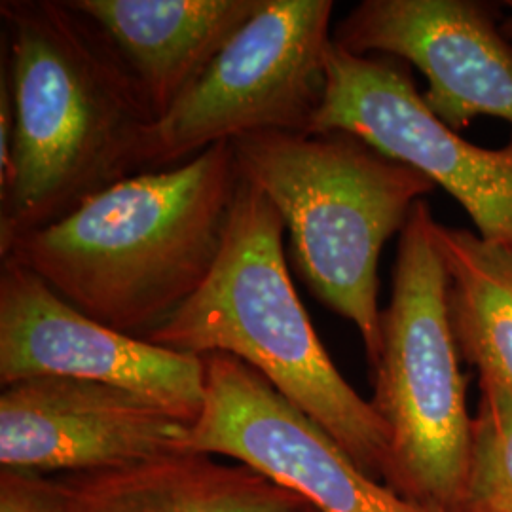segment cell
<instances>
[{
	"label": "cell",
	"mask_w": 512,
	"mask_h": 512,
	"mask_svg": "<svg viewBox=\"0 0 512 512\" xmlns=\"http://www.w3.org/2000/svg\"><path fill=\"white\" fill-rule=\"evenodd\" d=\"M16 179L0 196V256L139 173L156 116L105 31L69 0H4Z\"/></svg>",
	"instance_id": "1"
},
{
	"label": "cell",
	"mask_w": 512,
	"mask_h": 512,
	"mask_svg": "<svg viewBox=\"0 0 512 512\" xmlns=\"http://www.w3.org/2000/svg\"><path fill=\"white\" fill-rule=\"evenodd\" d=\"M234 148L131 175L2 255L44 279L84 315L147 338L213 272L238 192Z\"/></svg>",
	"instance_id": "2"
},
{
	"label": "cell",
	"mask_w": 512,
	"mask_h": 512,
	"mask_svg": "<svg viewBox=\"0 0 512 512\" xmlns=\"http://www.w3.org/2000/svg\"><path fill=\"white\" fill-rule=\"evenodd\" d=\"M283 230L274 203L239 177L213 272L145 340L194 355L226 353L255 368L365 473L384 482L389 458L385 423L323 348L294 291Z\"/></svg>",
	"instance_id": "3"
},
{
	"label": "cell",
	"mask_w": 512,
	"mask_h": 512,
	"mask_svg": "<svg viewBox=\"0 0 512 512\" xmlns=\"http://www.w3.org/2000/svg\"><path fill=\"white\" fill-rule=\"evenodd\" d=\"M232 148L239 177L285 222L311 293L357 327L374 365L382 338L380 255L437 186L348 131H262L234 139Z\"/></svg>",
	"instance_id": "4"
},
{
	"label": "cell",
	"mask_w": 512,
	"mask_h": 512,
	"mask_svg": "<svg viewBox=\"0 0 512 512\" xmlns=\"http://www.w3.org/2000/svg\"><path fill=\"white\" fill-rule=\"evenodd\" d=\"M435 226L429 203L421 200L401 232L370 403L389 437L385 484L429 511L463 512L473 418Z\"/></svg>",
	"instance_id": "5"
},
{
	"label": "cell",
	"mask_w": 512,
	"mask_h": 512,
	"mask_svg": "<svg viewBox=\"0 0 512 512\" xmlns=\"http://www.w3.org/2000/svg\"><path fill=\"white\" fill-rule=\"evenodd\" d=\"M330 0H260L255 16L156 120L139 173L262 131L308 133L327 88Z\"/></svg>",
	"instance_id": "6"
},
{
	"label": "cell",
	"mask_w": 512,
	"mask_h": 512,
	"mask_svg": "<svg viewBox=\"0 0 512 512\" xmlns=\"http://www.w3.org/2000/svg\"><path fill=\"white\" fill-rule=\"evenodd\" d=\"M327 131L353 133L416 169L467 211L480 238L512 249V131L505 147L469 143L427 109L401 59L349 54L332 40L308 133Z\"/></svg>",
	"instance_id": "7"
},
{
	"label": "cell",
	"mask_w": 512,
	"mask_h": 512,
	"mask_svg": "<svg viewBox=\"0 0 512 512\" xmlns=\"http://www.w3.org/2000/svg\"><path fill=\"white\" fill-rule=\"evenodd\" d=\"M202 357L205 404L186 450L247 465L317 512H433L365 473L255 368L226 353Z\"/></svg>",
	"instance_id": "8"
},
{
	"label": "cell",
	"mask_w": 512,
	"mask_h": 512,
	"mask_svg": "<svg viewBox=\"0 0 512 512\" xmlns=\"http://www.w3.org/2000/svg\"><path fill=\"white\" fill-rule=\"evenodd\" d=\"M69 378L112 385L194 421L205 404L202 355L162 348L84 315L14 258L0 268V384Z\"/></svg>",
	"instance_id": "9"
},
{
	"label": "cell",
	"mask_w": 512,
	"mask_h": 512,
	"mask_svg": "<svg viewBox=\"0 0 512 512\" xmlns=\"http://www.w3.org/2000/svg\"><path fill=\"white\" fill-rule=\"evenodd\" d=\"M192 423L137 393L33 378L0 395V469L90 475L186 452Z\"/></svg>",
	"instance_id": "10"
},
{
	"label": "cell",
	"mask_w": 512,
	"mask_h": 512,
	"mask_svg": "<svg viewBox=\"0 0 512 512\" xmlns=\"http://www.w3.org/2000/svg\"><path fill=\"white\" fill-rule=\"evenodd\" d=\"M332 40L349 54L414 65L427 80V109L458 133L478 116L512 126V44L484 2L363 0Z\"/></svg>",
	"instance_id": "11"
},
{
	"label": "cell",
	"mask_w": 512,
	"mask_h": 512,
	"mask_svg": "<svg viewBox=\"0 0 512 512\" xmlns=\"http://www.w3.org/2000/svg\"><path fill=\"white\" fill-rule=\"evenodd\" d=\"M95 21L160 120L255 16L260 0H69Z\"/></svg>",
	"instance_id": "12"
},
{
	"label": "cell",
	"mask_w": 512,
	"mask_h": 512,
	"mask_svg": "<svg viewBox=\"0 0 512 512\" xmlns=\"http://www.w3.org/2000/svg\"><path fill=\"white\" fill-rule=\"evenodd\" d=\"M54 482L63 512H296L308 505L247 465L190 450Z\"/></svg>",
	"instance_id": "13"
},
{
	"label": "cell",
	"mask_w": 512,
	"mask_h": 512,
	"mask_svg": "<svg viewBox=\"0 0 512 512\" xmlns=\"http://www.w3.org/2000/svg\"><path fill=\"white\" fill-rule=\"evenodd\" d=\"M448 319L459 357L512 391V249L437 222Z\"/></svg>",
	"instance_id": "14"
},
{
	"label": "cell",
	"mask_w": 512,
	"mask_h": 512,
	"mask_svg": "<svg viewBox=\"0 0 512 512\" xmlns=\"http://www.w3.org/2000/svg\"><path fill=\"white\" fill-rule=\"evenodd\" d=\"M463 512H512V391L480 378Z\"/></svg>",
	"instance_id": "15"
},
{
	"label": "cell",
	"mask_w": 512,
	"mask_h": 512,
	"mask_svg": "<svg viewBox=\"0 0 512 512\" xmlns=\"http://www.w3.org/2000/svg\"><path fill=\"white\" fill-rule=\"evenodd\" d=\"M0 512H63L54 478L0 471Z\"/></svg>",
	"instance_id": "16"
},
{
	"label": "cell",
	"mask_w": 512,
	"mask_h": 512,
	"mask_svg": "<svg viewBox=\"0 0 512 512\" xmlns=\"http://www.w3.org/2000/svg\"><path fill=\"white\" fill-rule=\"evenodd\" d=\"M16 179L14 165V97L10 84L8 59L2 50L0 71V196H4Z\"/></svg>",
	"instance_id": "17"
},
{
	"label": "cell",
	"mask_w": 512,
	"mask_h": 512,
	"mask_svg": "<svg viewBox=\"0 0 512 512\" xmlns=\"http://www.w3.org/2000/svg\"><path fill=\"white\" fill-rule=\"evenodd\" d=\"M509 6L512 8V2L509 4ZM501 31H503V35H505L507 40H509V42L512 44V12L509 18L503 19V23H501Z\"/></svg>",
	"instance_id": "18"
},
{
	"label": "cell",
	"mask_w": 512,
	"mask_h": 512,
	"mask_svg": "<svg viewBox=\"0 0 512 512\" xmlns=\"http://www.w3.org/2000/svg\"><path fill=\"white\" fill-rule=\"evenodd\" d=\"M296 512H317V511H315V509H311L310 505H306V507H302V509H300V511H296Z\"/></svg>",
	"instance_id": "19"
}]
</instances>
